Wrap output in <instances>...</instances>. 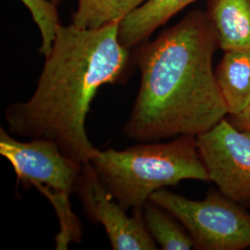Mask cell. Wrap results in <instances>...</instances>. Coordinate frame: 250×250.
I'll list each match as a JSON object with an SVG mask.
<instances>
[{
	"label": "cell",
	"instance_id": "cell-1",
	"mask_svg": "<svg viewBox=\"0 0 250 250\" xmlns=\"http://www.w3.org/2000/svg\"><path fill=\"white\" fill-rule=\"evenodd\" d=\"M219 48L207 12L195 9L133 49L141 83L125 136L139 142L197 136L225 119L228 112L212 68Z\"/></svg>",
	"mask_w": 250,
	"mask_h": 250
},
{
	"label": "cell",
	"instance_id": "cell-2",
	"mask_svg": "<svg viewBox=\"0 0 250 250\" xmlns=\"http://www.w3.org/2000/svg\"><path fill=\"white\" fill-rule=\"evenodd\" d=\"M119 23L59 26L34 95L5 110L9 134L52 140L81 163L93 160L99 149L85 130L91 102L102 85L125 83L136 66L134 51L119 41Z\"/></svg>",
	"mask_w": 250,
	"mask_h": 250
},
{
	"label": "cell",
	"instance_id": "cell-3",
	"mask_svg": "<svg viewBox=\"0 0 250 250\" xmlns=\"http://www.w3.org/2000/svg\"><path fill=\"white\" fill-rule=\"evenodd\" d=\"M100 182L126 210L143 208L152 194L184 180L209 181L195 135L168 143L139 144L99 150L90 161Z\"/></svg>",
	"mask_w": 250,
	"mask_h": 250
},
{
	"label": "cell",
	"instance_id": "cell-4",
	"mask_svg": "<svg viewBox=\"0 0 250 250\" xmlns=\"http://www.w3.org/2000/svg\"><path fill=\"white\" fill-rule=\"evenodd\" d=\"M0 154L10 162L22 188H36L53 207L60 224L56 250H68L71 243H79L82 226L70 196L75 192L83 163L67 157L52 140L33 138L21 142L3 128Z\"/></svg>",
	"mask_w": 250,
	"mask_h": 250
},
{
	"label": "cell",
	"instance_id": "cell-5",
	"mask_svg": "<svg viewBox=\"0 0 250 250\" xmlns=\"http://www.w3.org/2000/svg\"><path fill=\"white\" fill-rule=\"evenodd\" d=\"M149 200L177 219L198 250H242L250 248V214L245 207L210 191L203 200H192L164 189Z\"/></svg>",
	"mask_w": 250,
	"mask_h": 250
},
{
	"label": "cell",
	"instance_id": "cell-6",
	"mask_svg": "<svg viewBox=\"0 0 250 250\" xmlns=\"http://www.w3.org/2000/svg\"><path fill=\"white\" fill-rule=\"evenodd\" d=\"M196 138L208 180L225 197L250 208V131L225 118Z\"/></svg>",
	"mask_w": 250,
	"mask_h": 250
},
{
	"label": "cell",
	"instance_id": "cell-7",
	"mask_svg": "<svg viewBox=\"0 0 250 250\" xmlns=\"http://www.w3.org/2000/svg\"><path fill=\"white\" fill-rule=\"evenodd\" d=\"M75 192L86 216L104 227L112 250H157L145 224L143 208L133 209L131 217L126 214L127 210L100 182L91 162L83 163Z\"/></svg>",
	"mask_w": 250,
	"mask_h": 250
},
{
	"label": "cell",
	"instance_id": "cell-8",
	"mask_svg": "<svg viewBox=\"0 0 250 250\" xmlns=\"http://www.w3.org/2000/svg\"><path fill=\"white\" fill-rule=\"evenodd\" d=\"M197 0H146L119 23V41L133 50L147 42L152 34Z\"/></svg>",
	"mask_w": 250,
	"mask_h": 250
},
{
	"label": "cell",
	"instance_id": "cell-9",
	"mask_svg": "<svg viewBox=\"0 0 250 250\" xmlns=\"http://www.w3.org/2000/svg\"><path fill=\"white\" fill-rule=\"evenodd\" d=\"M206 12L221 49L250 50V0H207Z\"/></svg>",
	"mask_w": 250,
	"mask_h": 250
},
{
	"label": "cell",
	"instance_id": "cell-10",
	"mask_svg": "<svg viewBox=\"0 0 250 250\" xmlns=\"http://www.w3.org/2000/svg\"><path fill=\"white\" fill-rule=\"evenodd\" d=\"M215 77L228 115L238 114L250 105V50L224 51Z\"/></svg>",
	"mask_w": 250,
	"mask_h": 250
},
{
	"label": "cell",
	"instance_id": "cell-11",
	"mask_svg": "<svg viewBox=\"0 0 250 250\" xmlns=\"http://www.w3.org/2000/svg\"><path fill=\"white\" fill-rule=\"evenodd\" d=\"M143 217L147 231L164 250H188L194 243L180 222L161 206L148 200L143 206Z\"/></svg>",
	"mask_w": 250,
	"mask_h": 250
},
{
	"label": "cell",
	"instance_id": "cell-12",
	"mask_svg": "<svg viewBox=\"0 0 250 250\" xmlns=\"http://www.w3.org/2000/svg\"><path fill=\"white\" fill-rule=\"evenodd\" d=\"M146 0H77L72 23L83 29H95L120 22Z\"/></svg>",
	"mask_w": 250,
	"mask_h": 250
},
{
	"label": "cell",
	"instance_id": "cell-13",
	"mask_svg": "<svg viewBox=\"0 0 250 250\" xmlns=\"http://www.w3.org/2000/svg\"><path fill=\"white\" fill-rule=\"evenodd\" d=\"M30 10L41 35L39 53L46 56L50 52L57 30L61 25L58 9L50 0H21Z\"/></svg>",
	"mask_w": 250,
	"mask_h": 250
},
{
	"label": "cell",
	"instance_id": "cell-14",
	"mask_svg": "<svg viewBox=\"0 0 250 250\" xmlns=\"http://www.w3.org/2000/svg\"><path fill=\"white\" fill-rule=\"evenodd\" d=\"M226 119L238 130L250 131V105L240 113L228 115Z\"/></svg>",
	"mask_w": 250,
	"mask_h": 250
},
{
	"label": "cell",
	"instance_id": "cell-15",
	"mask_svg": "<svg viewBox=\"0 0 250 250\" xmlns=\"http://www.w3.org/2000/svg\"><path fill=\"white\" fill-rule=\"evenodd\" d=\"M51 2H53L54 4L56 5V6H59L62 2H63L64 0H50Z\"/></svg>",
	"mask_w": 250,
	"mask_h": 250
}]
</instances>
